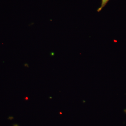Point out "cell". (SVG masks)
Instances as JSON below:
<instances>
[{
	"label": "cell",
	"instance_id": "obj_1",
	"mask_svg": "<svg viewBox=\"0 0 126 126\" xmlns=\"http://www.w3.org/2000/svg\"><path fill=\"white\" fill-rule=\"evenodd\" d=\"M109 1V0H101V6L98 8L97 11L98 12L101 11L102 9L105 7V6L107 5Z\"/></svg>",
	"mask_w": 126,
	"mask_h": 126
},
{
	"label": "cell",
	"instance_id": "obj_2",
	"mask_svg": "<svg viewBox=\"0 0 126 126\" xmlns=\"http://www.w3.org/2000/svg\"><path fill=\"white\" fill-rule=\"evenodd\" d=\"M25 100H27L29 99V98H28V97H26L25 98Z\"/></svg>",
	"mask_w": 126,
	"mask_h": 126
},
{
	"label": "cell",
	"instance_id": "obj_3",
	"mask_svg": "<svg viewBox=\"0 0 126 126\" xmlns=\"http://www.w3.org/2000/svg\"><path fill=\"white\" fill-rule=\"evenodd\" d=\"M14 126H18L17 124H16V125H14Z\"/></svg>",
	"mask_w": 126,
	"mask_h": 126
},
{
	"label": "cell",
	"instance_id": "obj_4",
	"mask_svg": "<svg viewBox=\"0 0 126 126\" xmlns=\"http://www.w3.org/2000/svg\"><path fill=\"white\" fill-rule=\"evenodd\" d=\"M50 98H52V97H50Z\"/></svg>",
	"mask_w": 126,
	"mask_h": 126
}]
</instances>
